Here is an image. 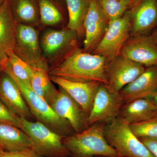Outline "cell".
Wrapping results in <instances>:
<instances>
[{
    "mask_svg": "<svg viewBox=\"0 0 157 157\" xmlns=\"http://www.w3.org/2000/svg\"><path fill=\"white\" fill-rule=\"evenodd\" d=\"M107 61L104 57L89 53L79 47L48 71L50 76L81 82L107 84Z\"/></svg>",
    "mask_w": 157,
    "mask_h": 157,
    "instance_id": "6da1fadb",
    "label": "cell"
},
{
    "mask_svg": "<svg viewBox=\"0 0 157 157\" xmlns=\"http://www.w3.org/2000/svg\"><path fill=\"white\" fill-rule=\"evenodd\" d=\"M79 133L63 138L70 157H119L104 136V125L95 124Z\"/></svg>",
    "mask_w": 157,
    "mask_h": 157,
    "instance_id": "7a4b0ae2",
    "label": "cell"
},
{
    "mask_svg": "<svg viewBox=\"0 0 157 157\" xmlns=\"http://www.w3.org/2000/svg\"><path fill=\"white\" fill-rule=\"evenodd\" d=\"M7 73L17 84L33 117L63 138L75 134L67 121L59 117L46 101L34 92L30 83Z\"/></svg>",
    "mask_w": 157,
    "mask_h": 157,
    "instance_id": "3957f363",
    "label": "cell"
},
{
    "mask_svg": "<svg viewBox=\"0 0 157 157\" xmlns=\"http://www.w3.org/2000/svg\"><path fill=\"white\" fill-rule=\"evenodd\" d=\"M104 134L119 157H155L119 117L104 125Z\"/></svg>",
    "mask_w": 157,
    "mask_h": 157,
    "instance_id": "277c9868",
    "label": "cell"
},
{
    "mask_svg": "<svg viewBox=\"0 0 157 157\" xmlns=\"http://www.w3.org/2000/svg\"><path fill=\"white\" fill-rule=\"evenodd\" d=\"M80 39L75 31L67 27L48 29L40 37L42 54L51 68L63 61L76 48Z\"/></svg>",
    "mask_w": 157,
    "mask_h": 157,
    "instance_id": "5b68a950",
    "label": "cell"
},
{
    "mask_svg": "<svg viewBox=\"0 0 157 157\" xmlns=\"http://www.w3.org/2000/svg\"><path fill=\"white\" fill-rule=\"evenodd\" d=\"M20 119L21 130L29 137L37 153L44 157H70L63 144V137L38 121Z\"/></svg>",
    "mask_w": 157,
    "mask_h": 157,
    "instance_id": "8992f818",
    "label": "cell"
},
{
    "mask_svg": "<svg viewBox=\"0 0 157 157\" xmlns=\"http://www.w3.org/2000/svg\"><path fill=\"white\" fill-rule=\"evenodd\" d=\"M13 52L33 68L49 71V67L40 46L39 29L25 25H17Z\"/></svg>",
    "mask_w": 157,
    "mask_h": 157,
    "instance_id": "52a82bcc",
    "label": "cell"
},
{
    "mask_svg": "<svg viewBox=\"0 0 157 157\" xmlns=\"http://www.w3.org/2000/svg\"><path fill=\"white\" fill-rule=\"evenodd\" d=\"M131 25L128 12L122 17L109 23L106 33L93 54L104 57L107 62L120 55L131 36Z\"/></svg>",
    "mask_w": 157,
    "mask_h": 157,
    "instance_id": "ba28073f",
    "label": "cell"
},
{
    "mask_svg": "<svg viewBox=\"0 0 157 157\" xmlns=\"http://www.w3.org/2000/svg\"><path fill=\"white\" fill-rule=\"evenodd\" d=\"M124 103L119 93L113 91L107 85L101 83L88 116L89 126L98 123H108L117 117Z\"/></svg>",
    "mask_w": 157,
    "mask_h": 157,
    "instance_id": "9c48e42d",
    "label": "cell"
},
{
    "mask_svg": "<svg viewBox=\"0 0 157 157\" xmlns=\"http://www.w3.org/2000/svg\"><path fill=\"white\" fill-rule=\"evenodd\" d=\"M145 67L121 55L107 62L106 73L108 87L118 93L145 71Z\"/></svg>",
    "mask_w": 157,
    "mask_h": 157,
    "instance_id": "30bf717a",
    "label": "cell"
},
{
    "mask_svg": "<svg viewBox=\"0 0 157 157\" xmlns=\"http://www.w3.org/2000/svg\"><path fill=\"white\" fill-rule=\"evenodd\" d=\"M50 106L59 117L67 121L75 133L88 128L87 116L84 110L61 88Z\"/></svg>",
    "mask_w": 157,
    "mask_h": 157,
    "instance_id": "8fae6325",
    "label": "cell"
},
{
    "mask_svg": "<svg viewBox=\"0 0 157 157\" xmlns=\"http://www.w3.org/2000/svg\"><path fill=\"white\" fill-rule=\"evenodd\" d=\"M109 22L98 0H92L84 23V51L92 53L106 33Z\"/></svg>",
    "mask_w": 157,
    "mask_h": 157,
    "instance_id": "7c38bea8",
    "label": "cell"
},
{
    "mask_svg": "<svg viewBox=\"0 0 157 157\" xmlns=\"http://www.w3.org/2000/svg\"><path fill=\"white\" fill-rule=\"evenodd\" d=\"M120 54L147 67L157 65V44L151 36H131Z\"/></svg>",
    "mask_w": 157,
    "mask_h": 157,
    "instance_id": "4fadbf2b",
    "label": "cell"
},
{
    "mask_svg": "<svg viewBox=\"0 0 157 157\" xmlns=\"http://www.w3.org/2000/svg\"><path fill=\"white\" fill-rule=\"evenodd\" d=\"M127 11L131 22V36L148 35L157 25V0H136Z\"/></svg>",
    "mask_w": 157,
    "mask_h": 157,
    "instance_id": "5bb4252c",
    "label": "cell"
},
{
    "mask_svg": "<svg viewBox=\"0 0 157 157\" xmlns=\"http://www.w3.org/2000/svg\"><path fill=\"white\" fill-rule=\"evenodd\" d=\"M0 100L18 117L29 121L33 118L17 84L4 71L0 80Z\"/></svg>",
    "mask_w": 157,
    "mask_h": 157,
    "instance_id": "9a60e30c",
    "label": "cell"
},
{
    "mask_svg": "<svg viewBox=\"0 0 157 157\" xmlns=\"http://www.w3.org/2000/svg\"><path fill=\"white\" fill-rule=\"evenodd\" d=\"M51 80L64 90L84 110L88 116L96 93L101 83L97 82H81L71 81L57 76H50Z\"/></svg>",
    "mask_w": 157,
    "mask_h": 157,
    "instance_id": "2e32d148",
    "label": "cell"
},
{
    "mask_svg": "<svg viewBox=\"0 0 157 157\" xmlns=\"http://www.w3.org/2000/svg\"><path fill=\"white\" fill-rule=\"evenodd\" d=\"M157 89V65L148 67L134 81L119 92L124 103L150 98Z\"/></svg>",
    "mask_w": 157,
    "mask_h": 157,
    "instance_id": "e0dca14e",
    "label": "cell"
},
{
    "mask_svg": "<svg viewBox=\"0 0 157 157\" xmlns=\"http://www.w3.org/2000/svg\"><path fill=\"white\" fill-rule=\"evenodd\" d=\"M18 24L14 19L9 0H5L0 8V61L7 58L14 50Z\"/></svg>",
    "mask_w": 157,
    "mask_h": 157,
    "instance_id": "ac0fdd59",
    "label": "cell"
},
{
    "mask_svg": "<svg viewBox=\"0 0 157 157\" xmlns=\"http://www.w3.org/2000/svg\"><path fill=\"white\" fill-rule=\"evenodd\" d=\"M118 117L131 125L157 117V109L150 98H140L125 103Z\"/></svg>",
    "mask_w": 157,
    "mask_h": 157,
    "instance_id": "d6986e66",
    "label": "cell"
},
{
    "mask_svg": "<svg viewBox=\"0 0 157 157\" xmlns=\"http://www.w3.org/2000/svg\"><path fill=\"white\" fill-rule=\"evenodd\" d=\"M42 27H67L68 15L65 0H39Z\"/></svg>",
    "mask_w": 157,
    "mask_h": 157,
    "instance_id": "ffe728a7",
    "label": "cell"
},
{
    "mask_svg": "<svg viewBox=\"0 0 157 157\" xmlns=\"http://www.w3.org/2000/svg\"><path fill=\"white\" fill-rule=\"evenodd\" d=\"M12 14L18 24L42 28L39 0H9Z\"/></svg>",
    "mask_w": 157,
    "mask_h": 157,
    "instance_id": "44dd1931",
    "label": "cell"
},
{
    "mask_svg": "<svg viewBox=\"0 0 157 157\" xmlns=\"http://www.w3.org/2000/svg\"><path fill=\"white\" fill-rule=\"evenodd\" d=\"M0 144L8 151L33 148L32 141L25 132L6 124H0Z\"/></svg>",
    "mask_w": 157,
    "mask_h": 157,
    "instance_id": "7402d4cb",
    "label": "cell"
},
{
    "mask_svg": "<svg viewBox=\"0 0 157 157\" xmlns=\"http://www.w3.org/2000/svg\"><path fill=\"white\" fill-rule=\"evenodd\" d=\"M68 15L67 27L75 31L79 38L84 36V23L92 0H65Z\"/></svg>",
    "mask_w": 157,
    "mask_h": 157,
    "instance_id": "603a6c76",
    "label": "cell"
},
{
    "mask_svg": "<svg viewBox=\"0 0 157 157\" xmlns=\"http://www.w3.org/2000/svg\"><path fill=\"white\" fill-rule=\"evenodd\" d=\"M30 85L34 92L50 105L58 93L47 70L35 69L31 76Z\"/></svg>",
    "mask_w": 157,
    "mask_h": 157,
    "instance_id": "cb8c5ba5",
    "label": "cell"
},
{
    "mask_svg": "<svg viewBox=\"0 0 157 157\" xmlns=\"http://www.w3.org/2000/svg\"><path fill=\"white\" fill-rule=\"evenodd\" d=\"M3 62L4 72L11 74L21 81L30 83L31 76L35 68L20 58L13 51L9 52L7 58Z\"/></svg>",
    "mask_w": 157,
    "mask_h": 157,
    "instance_id": "d4e9b609",
    "label": "cell"
},
{
    "mask_svg": "<svg viewBox=\"0 0 157 157\" xmlns=\"http://www.w3.org/2000/svg\"><path fill=\"white\" fill-rule=\"evenodd\" d=\"M101 10L109 23L119 19L133 5L131 0H98Z\"/></svg>",
    "mask_w": 157,
    "mask_h": 157,
    "instance_id": "484cf974",
    "label": "cell"
},
{
    "mask_svg": "<svg viewBox=\"0 0 157 157\" xmlns=\"http://www.w3.org/2000/svg\"><path fill=\"white\" fill-rule=\"evenodd\" d=\"M132 132L138 138L157 137V117L130 125Z\"/></svg>",
    "mask_w": 157,
    "mask_h": 157,
    "instance_id": "4316f807",
    "label": "cell"
},
{
    "mask_svg": "<svg viewBox=\"0 0 157 157\" xmlns=\"http://www.w3.org/2000/svg\"><path fill=\"white\" fill-rule=\"evenodd\" d=\"M0 124L12 125L21 129L20 117L11 113L0 100Z\"/></svg>",
    "mask_w": 157,
    "mask_h": 157,
    "instance_id": "83f0119b",
    "label": "cell"
},
{
    "mask_svg": "<svg viewBox=\"0 0 157 157\" xmlns=\"http://www.w3.org/2000/svg\"><path fill=\"white\" fill-rule=\"evenodd\" d=\"M0 157H44L37 153L33 148H28L16 151H5Z\"/></svg>",
    "mask_w": 157,
    "mask_h": 157,
    "instance_id": "f1b7e54d",
    "label": "cell"
},
{
    "mask_svg": "<svg viewBox=\"0 0 157 157\" xmlns=\"http://www.w3.org/2000/svg\"><path fill=\"white\" fill-rule=\"evenodd\" d=\"M155 157H157V137H143L139 138Z\"/></svg>",
    "mask_w": 157,
    "mask_h": 157,
    "instance_id": "f546056e",
    "label": "cell"
},
{
    "mask_svg": "<svg viewBox=\"0 0 157 157\" xmlns=\"http://www.w3.org/2000/svg\"><path fill=\"white\" fill-rule=\"evenodd\" d=\"M149 98L151 99L152 101H153L154 104H155V106H156L157 109V89L155 91L152 95L151 97Z\"/></svg>",
    "mask_w": 157,
    "mask_h": 157,
    "instance_id": "4dcf8cb0",
    "label": "cell"
},
{
    "mask_svg": "<svg viewBox=\"0 0 157 157\" xmlns=\"http://www.w3.org/2000/svg\"><path fill=\"white\" fill-rule=\"evenodd\" d=\"M153 39H154L155 43L157 44V30L153 33L151 35Z\"/></svg>",
    "mask_w": 157,
    "mask_h": 157,
    "instance_id": "1f68e13d",
    "label": "cell"
},
{
    "mask_svg": "<svg viewBox=\"0 0 157 157\" xmlns=\"http://www.w3.org/2000/svg\"><path fill=\"white\" fill-rule=\"evenodd\" d=\"M3 73V61H0V80L1 76Z\"/></svg>",
    "mask_w": 157,
    "mask_h": 157,
    "instance_id": "d6a6232c",
    "label": "cell"
},
{
    "mask_svg": "<svg viewBox=\"0 0 157 157\" xmlns=\"http://www.w3.org/2000/svg\"><path fill=\"white\" fill-rule=\"evenodd\" d=\"M5 151H5V149L0 144V154L2 153L3 152H4Z\"/></svg>",
    "mask_w": 157,
    "mask_h": 157,
    "instance_id": "836d02e7",
    "label": "cell"
},
{
    "mask_svg": "<svg viewBox=\"0 0 157 157\" xmlns=\"http://www.w3.org/2000/svg\"><path fill=\"white\" fill-rule=\"evenodd\" d=\"M4 1H5V0H0V8L2 7V5L3 3H4Z\"/></svg>",
    "mask_w": 157,
    "mask_h": 157,
    "instance_id": "e575fe53",
    "label": "cell"
},
{
    "mask_svg": "<svg viewBox=\"0 0 157 157\" xmlns=\"http://www.w3.org/2000/svg\"><path fill=\"white\" fill-rule=\"evenodd\" d=\"M131 1H132V2H133L134 3L136 0H131Z\"/></svg>",
    "mask_w": 157,
    "mask_h": 157,
    "instance_id": "d590c367",
    "label": "cell"
},
{
    "mask_svg": "<svg viewBox=\"0 0 157 157\" xmlns=\"http://www.w3.org/2000/svg\"></svg>",
    "mask_w": 157,
    "mask_h": 157,
    "instance_id": "8d00e7d4",
    "label": "cell"
}]
</instances>
